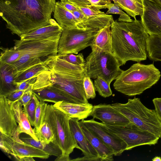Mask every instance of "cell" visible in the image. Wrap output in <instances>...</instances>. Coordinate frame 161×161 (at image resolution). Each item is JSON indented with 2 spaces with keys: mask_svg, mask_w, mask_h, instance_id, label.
Wrapping results in <instances>:
<instances>
[{
  "mask_svg": "<svg viewBox=\"0 0 161 161\" xmlns=\"http://www.w3.org/2000/svg\"><path fill=\"white\" fill-rule=\"evenodd\" d=\"M56 0H0V15L19 37L49 24Z\"/></svg>",
  "mask_w": 161,
  "mask_h": 161,
  "instance_id": "1",
  "label": "cell"
},
{
  "mask_svg": "<svg viewBox=\"0 0 161 161\" xmlns=\"http://www.w3.org/2000/svg\"><path fill=\"white\" fill-rule=\"evenodd\" d=\"M47 70L39 74L33 90L50 86L70 95L81 103H88L83 87L87 76L84 66L72 64L56 56L47 62Z\"/></svg>",
  "mask_w": 161,
  "mask_h": 161,
  "instance_id": "2",
  "label": "cell"
},
{
  "mask_svg": "<svg viewBox=\"0 0 161 161\" xmlns=\"http://www.w3.org/2000/svg\"><path fill=\"white\" fill-rule=\"evenodd\" d=\"M111 30L113 53L121 65L129 61L140 62L147 59V42L149 35L141 20H116L112 24Z\"/></svg>",
  "mask_w": 161,
  "mask_h": 161,
  "instance_id": "3",
  "label": "cell"
},
{
  "mask_svg": "<svg viewBox=\"0 0 161 161\" xmlns=\"http://www.w3.org/2000/svg\"><path fill=\"white\" fill-rule=\"evenodd\" d=\"M161 76L159 70L153 64H145L139 62L125 70H122L114 83V89L128 96L140 95L156 84Z\"/></svg>",
  "mask_w": 161,
  "mask_h": 161,
  "instance_id": "4",
  "label": "cell"
},
{
  "mask_svg": "<svg viewBox=\"0 0 161 161\" xmlns=\"http://www.w3.org/2000/svg\"><path fill=\"white\" fill-rule=\"evenodd\" d=\"M59 40H14V47L19 51L21 56L10 67L16 76L33 66L46 62L57 56Z\"/></svg>",
  "mask_w": 161,
  "mask_h": 161,
  "instance_id": "5",
  "label": "cell"
},
{
  "mask_svg": "<svg viewBox=\"0 0 161 161\" xmlns=\"http://www.w3.org/2000/svg\"><path fill=\"white\" fill-rule=\"evenodd\" d=\"M69 119L64 113L53 105H47L43 121H47L50 125L54 134V142L62 151V155L57 158L55 161H70L69 155L74 149H80L71 131Z\"/></svg>",
  "mask_w": 161,
  "mask_h": 161,
  "instance_id": "6",
  "label": "cell"
},
{
  "mask_svg": "<svg viewBox=\"0 0 161 161\" xmlns=\"http://www.w3.org/2000/svg\"><path fill=\"white\" fill-rule=\"evenodd\" d=\"M111 105L130 122L161 138V122L155 109L147 108L140 98L135 97L129 99L126 103H117Z\"/></svg>",
  "mask_w": 161,
  "mask_h": 161,
  "instance_id": "7",
  "label": "cell"
},
{
  "mask_svg": "<svg viewBox=\"0 0 161 161\" xmlns=\"http://www.w3.org/2000/svg\"><path fill=\"white\" fill-rule=\"evenodd\" d=\"M91 47L92 52L86 58L84 66L86 75L95 79L101 77L110 85L120 74L121 64L113 53Z\"/></svg>",
  "mask_w": 161,
  "mask_h": 161,
  "instance_id": "8",
  "label": "cell"
},
{
  "mask_svg": "<svg viewBox=\"0 0 161 161\" xmlns=\"http://www.w3.org/2000/svg\"><path fill=\"white\" fill-rule=\"evenodd\" d=\"M99 31L78 27L63 29L58 41L57 56L78 54L80 51L91 47Z\"/></svg>",
  "mask_w": 161,
  "mask_h": 161,
  "instance_id": "9",
  "label": "cell"
},
{
  "mask_svg": "<svg viewBox=\"0 0 161 161\" xmlns=\"http://www.w3.org/2000/svg\"><path fill=\"white\" fill-rule=\"evenodd\" d=\"M104 125L108 130L117 136L126 143V150L143 145H154L157 143L159 138L131 122L123 126Z\"/></svg>",
  "mask_w": 161,
  "mask_h": 161,
  "instance_id": "10",
  "label": "cell"
},
{
  "mask_svg": "<svg viewBox=\"0 0 161 161\" xmlns=\"http://www.w3.org/2000/svg\"><path fill=\"white\" fill-rule=\"evenodd\" d=\"M79 122L111 148L114 152V156H120L126 150V143L117 136L108 130L102 122L96 121L93 118L90 120L82 119Z\"/></svg>",
  "mask_w": 161,
  "mask_h": 161,
  "instance_id": "11",
  "label": "cell"
},
{
  "mask_svg": "<svg viewBox=\"0 0 161 161\" xmlns=\"http://www.w3.org/2000/svg\"><path fill=\"white\" fill-rule=\"evenodd\" d=\"M14 102L6 97L0 95V131L3 134L11 136L15 140H19L20 138L18 126L13 108Z\"/></svg>",
  "mask_w": 161,
  "mask_h": 161,
  "instance_id": "12",
  "label": "cell"
},
{
  "mask_svg": "<svg viewBox=\"0 0 161 161\" xmlns=\"http://www.w3.org/2000/svg\"><path fill=\"white\" fill-rule=\"evenodd\" d=\"M141 21L149 35H161V6L149 0H142Z\"/></svg>",
  "mask_w": 161,
  "mask_h": 161,
  "instance_id": "13",
  "label": "cell"
},
{
  "mask_svg": "<svg viewBox=\"0 0 161 161\" xmlns=\"http://www.w3.org/2000/svg\"><path fill=\"white\" fill-rule=\"evenodd\" d=\"M0 136L3 139L4 146L8 151V154L13 156L15 158L29 156L47 159L50 156L45 152L25 143L21 139L16 140L11 136L1 132Z\"/></svg>",
  "mask_w": 161,
  "mask_h": 161,
  "instance_id": "14",
  "label": "cell"
},
{
  "mask_svg": "<svg viewBox=\"0 0 161 161\" xmlns=\"http://www.w3.org/2000/svg\"><path fill=\"white\" fill-rule=\"evenodd\" d=\"M79 120L77 118H70L69 124L71 131L84 156L70 161H100L97 152L82 131Z\"/></svg>",
  "mask_w": 161,
  "mask_h": 161,
  "instance_id": "15",
  "label": "cell"
},
{
  "mask_svg": "<svg viewBox=\"0 0 161 161\" xmlns=\"http://www.w3.org/2000/svg\"><path fill=\"white\" fill-rule=\"evenodd\" d=\"M90 116L98 119L105 124L123 126L130 122L124 115L110 104L101 103L93 106Z\"/></svg>",
  "mask_w": 161,
  "mask_h": 161,
  "instance_id": "16",
  "label": "cell"
},
{
  "mask_svg": "<svg viewBox=\"0 0 161 161\" xmlns=\"http://www.w3.org/2000/svg\"><path fill=\"white\" fill-rule=\"evenodd\" d=\"M63 30L62 28L56 21L53 19H51L48 24L22 35L20 36V39L31 40H59Z\"/></svg>",
  "mask_w": 161,
  "mask_h": 161,
  "instance_id": "17",
  "label": "cell"
},
{
  "mask_svg": "<svg viewBox=\"0 0 161 161\" xmlns=\"http://www.w3.org/2000/svg\"><path fill=\"white\" fill-rule=\"evenodd\" d=\"M78 21V27L100 30L111 25L114 21L112 15L107 14L87 16L79 10L71 12Z\"/></svg>",
  "mask_w": 161,
  "mask_h": 161,
  "instance_id": "18",
  "label": "cell"
},
{
  "mask_svg": "<svg viewBox=\"0 0 161 161\" xmlns=\"http://www.w3.org/2000/svg\"><path fill=\"white\" fill-rule=\"evenodd\" d=\"M53 106L64 113L69 119L76 118L79 120L90 116L93 107L89 103H77L66 101L58 102Z\"/></svg>",
  "mask_w": 161,
  "mask_h": 161,
  "instance_id": "19",
  "label": "cell"
},
{
  "mask_svg": "<svg viewBox=\"0 0 161 161\" xmlns=\"http://www.w3.org/2000/svg\"><path fill=\"white\" fill-rule=\"evenodd\" d=\"M33 91L40 101L54 103L62 101L81 103L66 92L50 86Z\"/></svg>",
  "mask_w": 161,
  "mask_h": 161,
  "instance_id": "20",
  "label": "cell"
},
{
  "mask_svg": "<svg viewBox=\"0 0 161 161\" xmlns=\"http://www.w3.org/2000/svg\"><path fill=\"white\" fill-rule=\"evenodd\" d=\"M79 123L83 133L97 152L100 161L113 160V156L114 155L113 150L93 134L79 121Z\"/></svg>",
  "mask_w": 161,
  "mask_h": 161,
  "instance_id": "21",
  "label": "cell"
},
{
  "mask_svg": "<svg viewBox=\"0 0 161 161\" xmlns=\"http://www.w3.org/2000/svg\"><path fill=\"white\" fill-rule=\"evenodd\" d=\"M0 95L6 97L16 89L15 79L16 74L9 65L0 63Z\"/></svg>",
  "mask_w": 161,
  "mask_h": 161,
  "instance_id": "22",
  "label": "cell"
},
{
  "mask_svg": "<svg viewBox=\"0 0 161 161\" xmlns=\"http://www.w3.org/2000/svg\"><path fill=\"white\" fill-rule=\"evenodd\" d=\"M22 105L19 101L14 102L13 108L15 120L18 124L19 133H25L33 139L38 140L33 129L31 127L27 115L23 110Z\"/></svg>",
  "mask_w": 161,
  "mask_h": 161,
  "instance_id": "23",
  "label": "cell"
},
{
  "mask_svg": "<svg viewBox=\"0 0 161 161\" xmlns=\"http://www.w3.org/2000/svg\"><path fill=\"white\" fill-rule=\"evenodd\" d=\"M54 18L63 29L78 27V21L73 14L58 2H56L54 10Z\"/></svg>",
  "mask_w": 161,
  "mask_h": 161,
  "instance_id": "24",
  "label": "cell"
},
{
  "mask_svg": "<svg viewBox=\"0 0 161 161\" xmlns=\"http://www.w3.org/2000/svg\"><path fill=\"white\" fill-rule=\"evenodd\" d=\"M91 47L97 48L103 52L113 53L111 25L99 30Z\"/></svg>",
  "mask_w": 161,
  "mask_h": 161,
  "instance_id": "25",
  "label": "cell"
},
{
  "mask_svg": "<svg viewBox=\"0 0 161 161\" xmlns=\"http://www.w3.org/2000/svg\"><path fill=\"white\" fill-rule=\"evenodd\" d=\"M20 139L25 143L40 149L50 155L60 157L62 154V151L59 147L54 142L48 144L36 140L31 137H22Z\"/></svg>",
  "mask_w": 161,
  "mask_h": 161,
  "instance_id": "26",
  "label": "cell"
},
{
  "mask_svg": "<svg viewBox=\"0 0 161 161\" xmlns=\"http://www.w3.org/2000/svg\"><path fill=\"white\" fill-rule=\"evenodd\" d=\"M114 3L135 19H136L137 16H141L142 14L143 7L142 0H115Z\"/></svg>",
  "mask_w": 161,
  "mask_h": 161,
  "instance_id": "27",
  "label": "cell"
},
{
  "mask_svg": "<svg viewBox=\"0 0 161 161\" xmlns=\"http://www.w3.org/2000/svg\"><path fill=\"white\" fill-rule=\"evenodd\" d=\"M47 62L33 66L17 75L15 79V82H21L32 77L37 76L42 72L48 70V68Z\"/></svg>",
  "mask_w": 161,
  "mask_h": 161,
  "instance_id": "28",
  "label": "cell"
},
{
  "mask_svg": "<svg viewBox=\"0 0 161 161\" xmlns=\"http://www.w3.org/2000/svg\"><path fill=\"white\" fill-rule=\"evenodd\" d=\"M33 129L37 137L40 141L47 144L54 142V134L50 125L47 121L43 120L38 129Z\"/></svg>",
  "mask_w": 161,
  "mask_h": 161,
  "instance_id": "29",
  "label": "cell"
},
{
  "mask_svg": "<svg viewBox=\"0 0 161 161\" xmlns=\"http://www.w3.org/2000/svg\"><path fill=\"white\" fill-rule=\"evenodd\" d=\"M0 63L12 65L17 61L20 58L19 51L14 47L11 48L1 47Z\"/></svg>",
  "mask_w": 161,
  "mask_h": 161,
  "instance_id": "30",
  "label": "cell"
},
{
  "mask_svg": "<svg viewBox=\"0 0 161 161\" xmlns=\"http://www.w3.org/2000/svg\"><path fill=\"white\" fill-rule=\"evenodd\" d=\"M39 101V100L36 96L33 93L31 101L26 105L23 106V110L27 115L31 125L33 126L35 125L36 112Z\"/></svg>",
  "mask_w": 161,
  "mask_h": 161,
  "instance_id": "31",
  "label": "cell"
},
{
  "mask_svg": "<svg viewBox=\"0 0 161 161\" xmlns=\"http://www.w3.org/2000/svg\"><path fill=\"white\" fill-rule=\"evenodd\" d=\"M72 3L80 10L85 15L87 16L104 15L106 14L91 6L82 3L76 0H67Z\"/></svg>",
  "mask_w": 161,
  "mask_h": 161,
  "instance_id": "32",
  "label": "cell"
},
{
  "mask_svg": "<svg viewBox=\"0 0 161 161\" xmlns=\"http://www.w3.org/2000/svg\"><path fill=\"white\" fill-rule=\"evenodd\" d=\"M94 85L95 91H97L101 96L106 98L112 95L110 85L103 78L98 77L95 79Z\"/></svg>",
  "mask_w": 161,
  "mask_h": 161,
  "instance_id": "33",
  "label": "cell"
},
{
  "mask_svg": "<svg viewBox=\"0 0 161 161\" xmlns=\"http://www.w3.org/2000/svg\"><path fill=\"white\" fill-rule=\"evenodd\" d=\"M108 10L106 14H114L119 15L118 20L121 22H130L132 21L130 17L125 13L116 3H110L108 8Z\"/></svg>",
  "mask_w": 161,
  "mask_h": 161,
  "instance_id": "34",
  "label": "cell"
},
{
  "mask_svg": "<svg viewBox=\"0 0 161 161\" xmlns=\"http://www.w3.org/2000/svg\"><path fill=\"white\" fill-rule=\"evenodd\" d=\"M47 103L42 101H39L36 108L34 128L38 129L42 124L43 118Z\"/></svg>",
  "mask_w": 161,
  "mask_h": 161,
  "instance_id": "35",
  "label": "cell"
},
{
  "mask_svg": "<svg viewBox=\"0 0 161 161\" xmlns=\"http://www.w3.org/2000/svg\"><path fill=\"white\" fill-rule=\"evenodd\" d=\"M58 56L74 65L85 66L86 61L82 53H80L77 55L69 54Z\"/></svg>",
  "mask_w": 161,
  "mask_h": 161,
  "instance_id": "36",
  "label": "cell"
},
{
  "mask_svg": "<svg viewBox=\"0 0 161 161\" xmlns=\"http://www.w3.org/2000/svg\"><path fill=\"white\" fill-rule=\"evenodd\" d=\"M89 77L86 76L83 80V87L87 99H94L96 97L95 87Z\"/></svg>",
  "mask_w": 161,
  "mask_h": 161,
  "instance_id": "37",
  "label": "cell"
},
{
  "mask_svg": "<svg viewBox=\"0 0 161 161\" xmlns=\"http://www.w3.org/2000/svg\"><path fill=\"white\" fill-rule=\"evenodd\" d=\"M37 77H34L21 82L15 83L16 86L15 91L26 90L33 87Z\"/></svg>",
  "mask_w": 161,
  "mask_h": 161,
  "instance_id": "38",
  "label": "cell"
},
{
  "mask_svg": "<svg viewBox=\"0 0 161 161\" xmlns=\"http://www.w3.org/2000/svg\"><path fill=\"white\" fill-rule=\"evenodd\" d=\"M90 5L98 10L108 8L111 3L110 0H88Z\"/></svg>",
  "mask_w": 161,
  "mask_h": 161,
  "instance_id": "39",
  "label": "cell"
},
{
  "mask_svg": "<svg viewBox=\"0 0 161 161\" xmlns=\"http://www.w3.org/2000/svg\"><path fill=\"white\" fill-rule=\"evenodd\" d=\"M30 88L25 90L14 91L8 95L6 97L12 102L19 101L24 94Z\"/></svg>",
  "mask_w": 161,
  "mask_h": 161,
  "instance_id": "40",
  "label": "cell"
},
{
  "mask_svg": "<svg viewBox=\"0 0 161 161\" xmlns=\"http://www.w3.org/2000/svg\"><path fill=\"white\" fill-rule=\"evenodd\" d=\"M33 94V87L24 94L19 100L23 106L26 105L31 101L32 98Z\"/></svg>",
  "mask_w": 161,
  "mask_h": 161,
  "instance_id": "41",
  "label": "cell"
},
{
  "mask_svg": "<svg viewBox=\"0 0 161 161\" xmlns=\"http://www.w3.org/2000/svg\"><path fill=\"white\" fill-rule=\"evenodd\" d=\"M152 101L155 107V110L157 115L161 122V97L153 98Z\"/></svg>",
  "mask_w": 161,
  "mask_h": 161,
  "instance_id": "42",
  "label": "cell"
},
{
  "mask_svg": "<svg viewBox=\"0 0 161 161\" xmlns=\"http://www.w3.org/2000/svg\"><path fill=\"white\" fill-rule=\"evenodd\" d=\"M58 2L61 6L71 12L79 10L76 6L67 0H60Z\"/></svg>",
  "mask_w": 161,
  "mask_h": 161,
  "instance_id": "43",
  "label": "cell"
},
{
  "mask_svg": "<svg viewBox=\"0 0 161 161\" xmlns=\"http://www.w3.org/2000/svg\"><path fill=\"white\" fill-rule=\"evenodd\" d=\"M18 161H34L33 157L29 156H25L22 157H19L15 158Z\"/></svg>",
  "mask_w": 161,
  "mask_h": 161,
  "instance_id": "44",
  "label": "cell"
},
{
  "mask_svg": "<svg viewBox=\"0 0 161 161\" xmlns=\"http://www.w3.org/2000/svg\"><path fill=\"white\" fill-rule=\"evenodd\" d=\"M82 3L87 5H90V3L88 1V0H76Z\"/></svg>",
  "mask_w": 161,
  "mask_h": 161,
  "instance_id": "45",
  "label": "cell"
},
{
  "mask_svg": "<svg viewBox=\"0 0 161 161\" xmlns=\"http://www.w3.org/2000/svg\"><path fill=\"white\" fill-rule=\"evenodd\" d=\"M152 160L153 161H161V158L158 156H156L153 158Z\"/></svg>",
  "mask_w": 161,
  "mask_h": 161,
  "instance_id": "46",
  "label": "cell"
},
{
  "mask_svg": "<svg viewBox=\"0 0 161 161\" xmlns=\"http://www.w3.org/2000/svg\"><path fill=\"white\" fill-rule=\"evenodd\" d=\"M161 6V0H149Z\"/></svg>",
  "mask_w": 161,
  "mask_h": 161,
  "instance_id": "47",
  "label": "cell"
},
{
  "mask_svg": "<svg viewBox=\"0 0 161 161\" xmlns=\"http://www.w3.org/2000/svg\"><path fill=\"white\" fill-rule=\"evenodd\" d=\"M111 1H113L114 3L115 2V0H110Z\"/></svg>",
  "mask_w": 161,
  "mask_h": 161,
  "instance_id": "48",
  "label": "cell"
}]
</instances>
